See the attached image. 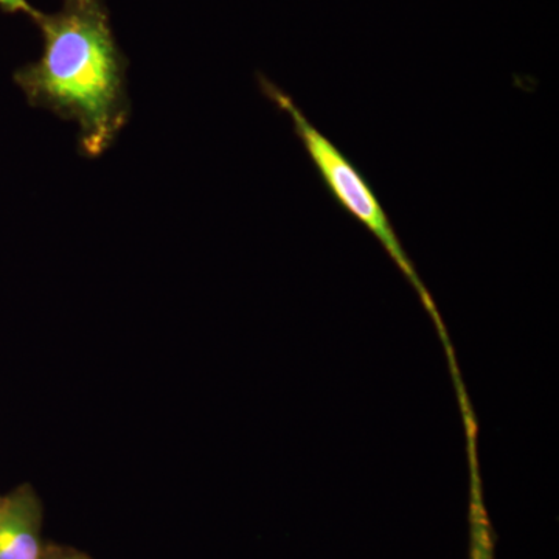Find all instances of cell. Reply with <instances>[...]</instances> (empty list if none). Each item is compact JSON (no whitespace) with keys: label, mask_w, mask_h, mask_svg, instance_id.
<instances>
[{"label":"cell","mask_w":559,"mask_h":559,"mask_svg":"<svg viewBox=\"0 0 559 559\" xmlns=\"http://www.w3.org/2000/svg\"><path fill=\"white\" fill-rule=\"evenodd\" d=\"M44 50L14 72V83L35 108L79 124L83 156L100 157L130 120L128 60L110 27L105 0H61L36 20Z\"/></svg>","instance_id":"obj_1"},{"label":"cell","mask_w":559,"mask_h":559,"mask_svg":"<svg viewBox=\"0 0 559 559\" xmlns=\"http://www.w3.org/2000/svg\"><path fill=\"white\" fill-rule=\"evenodd\" d=\"M43 500L31 484H22L3 496L0 559H43Z\"/></svg>","instance_id":"obj_2"},{"label":"cell","mask_w":559,"mask_h":559,"mask_svg":"<svg viewBox=\"0 0 559 559\" xmlns=\"http://www.w3.org/2000/svg\"><path fill=\"white\" fill-rule=\"evenodd\" d=\"M43 559H94L75 547L62 546L57 543H46Z\"/></svg>","instance_id":"obj_3"},{"label":"cell","mask_w":559,"mask_h":559,"mask_svg":"<svg viewBox=\"0 0 559 559\" xmlns=\"http://www.w3.org/2000/svg\"><path fill=\"white\" fill-rule=\"evenodd\" d=\"M0 10L7 14H27L31 20H36L39 14V10L31 5L28 0H0Z\"/></svg>","instance_id":"obj_4"},{"label":"cell","mask_w":559,"mask_h":559,"mask_svg":"<svg viewBox=\"0 0 559 559\" xmlns=\"http://www.w3.org/2000/svg\"><path fill=\"white\" fill-rule=\"evenodd\" d=\"M3 496H0V509H2Z\"/></svg>","instance_id":"obj_5"}]
</instances>
